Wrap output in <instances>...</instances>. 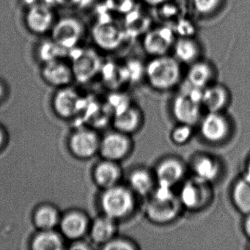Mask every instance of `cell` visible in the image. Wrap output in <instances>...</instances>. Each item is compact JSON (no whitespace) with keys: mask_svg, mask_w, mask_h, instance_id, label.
<instances>
[{"mask_svg":"<svg viewBox=\"0 0 250 250\" xmlns=\"http://www.w3.org/2000/svg\"><path fill=\"white\" fill-rule=\"evenodd\" d=\"M134 147L132 136L113 128L101 138L99 153L102 159L121 163L131 156Z\"/></svg>","mask_w":250,"mask_h":250,"instance_id":"obj_12","label":"cell"},{"mask_svg":"<svg viewBox=\"0 0 250 250\" xmlns=\"http://www.w3.org/2000/svg\"><path fill=\"white\" fill-rule=\"evenodd\" d=\"M83 99L77 90L68 87L58 90L53 99L54 110L58 116L69 118L78 113L82 107Z\"/></svg>","mask_w":250,"mask_h":250,"instance_id":"obj_23","label":"cell"},{"mask_svg":"<svg viewBox=\"0 0 250 250\" xmlns=\"http://www.w3.org/2000/svg\"><path fill=\"white\" fill-rule=\"evenodd\" d=\"M75 241V244H73L72 247H71L72 250H90V249L93 248L87 243L83 242V241L82 242V241H79V240Z\"/></svg>","mask_w":250,"mask_h":250,"instance_id":"obj_36","label":"cell"},{"mask_svg":"<svg viewBox=\"0 0 250 250\" xmlns=\"http://www.w3.org/2000/svg\"><path fill=\"white\" fill-rule=\"evenodd\" d=\"M90 223L87 215L80 211H71L61 217L59 227L65 238L77 241L88 233Z\"/></svg>","mask_w":250,"mask_h":250,"instance_id":"obj_24","label":"cell"},{"mask_svg":"<svg viewBox=\"0 0 250 250\" xmlns=\"http://www.w3.org/2000/svg\"><path fill=\"white\" fill-rule=\"evenodd\" d=\"M144 5L150 8H159L161 5L167 2L169 0H140Z\"/></svg>","mask_w":250,"mask_h":250,"instance_id":"obj_34","label":"cell"},{"mask_svg":"<svg viewBox=\"0 0 250 250\" xmlns=\"http://www.w3.org/2000/svg\"><path fill=\"white\" fill-rule=\"evenodd\" d=\"M246 174L250 175V155L247 159V164H246Z\"/></svg>","mask_w":250,"mask_h":250,"instance_id":"obj_40","label":"cell"},{"mask_svg":"<svg viewBox=\"0 0 250 250\" xmlns=\"http://www.w3.org/2000/svg\"><path fill=\"white\" fill-rule=\"evenodd\" d=\"M5 94V86L3 85V84L0 83V100L1 99H3L4 96Z\"/></svg>","mask_w":250,"mask_h":250,"instance_id":"obj_39","label":"cell"},{"mask_svg":"<svg viewBox=\"0 0 250 250\" xmlns=\"http://www.w3.org/2000/svg\"><path fill=\"white\" fill-rule=\"evenodd\" d=\"M232 101L230 90L222 83H213L202 90L201 103L206 112H226Z\"/></svg>","mask_w":250,"mask_h":250,"instance_id":"obj_19","label":"cell"},{"mask_svg":"<svg viewBox=\"0 0 250 250\" xmlns=\"http://www.w3.org/2000/svg\"><path fill=\"white\" fill-rule=\"evenodd\" d=\"M148 85L158 92H168L181 85L184 80L182 64L172 55L150 58L144 67Z\"/></svg>","mask_w":250,"mask_h":250,"instance_id":"obj_1","label":"cell"},{"mask_svg":"<svg viewBox=\"0 0 250 250\" xmlns=\"http://www.w3.org/2000/svg\"><path fill=\"white\" fill-rule=\"evenodd\" d=\"M197 127L202 140L211 146L227 143L234 131L233 122L226 112H206Z\"/></svg>","mask_w":250,"mask_h":250,"instance_id":"obj_6","label":"cell"},{"mask_svg":"<svg viewBox=\"0 0 250 250\" xmlns=\"http://www.w3.org/2000/svg\"><path fill=\"white\" fill-rule=\"evenodd\" d=\"M68 59L74 81L81 84L92 81L102 72L104 62L96 48H76L70 51Z\"/></svg>","mask_w":250,"mask_h":250,"instance_id":"obj_7","label":"cell"},{"mask_svg":"<svg viewBox=\"0 0 250 250\" xmlns=\"http://www.w3.org/2000/svg\"><path fill=\"white\" fill-rule=\"evenodd\" d=\"M118 231L119 222L102 214L90 224L88 233L93 244L102 248L114 237L118 235Z\"/></svg>","mask_w":250,"mask_h":250,"instance_id":"obj_25","label":"cell"},{"mask_svg":"<svg viewBox=\"0 0 250 250\" xmlns=\"http://www.w3.org/2000/svg\"><path fill=\"white\" fill-rule=\"evenodd\" d=\"M172 55L182 65H189L203 58V48L194 36H178Z\"/></svg>","mask_w":250,"mask_h":250,"instance_id":"obj_22","label":"cell"},{"mask_svg":"<svg viewBox=\"0 0 250 250\" xmlns=\"http://www.w3.org/2000/svg\"><path fill=\"white\" fill-rule=\"evenodd\" d=\"M93 180L102 190L122 183L124 171L120 162L102 159L93 168Z\"/></svg>","mask_w":250,"mask_h":250,"instance_id":"obj_20","label":"cell"},{"mask_svg":"<svg viewBox=\"0 0 250 250\" xmlns=\"http://www.w3.org/2000/svg\"><path fill=\"white\" fill-rule=\"evenodd\" d=\"M184 87L171 101L170 111L178 124H185L197 127L204 114L201 103L202 90L191 87L183 81Z\"/></svg>","mask_w":250,"mask_h":250,"instance_id":"obj_4","label":"cell"},{"mask_svg":"<svg viewBox=\"0 0 250 250\" xmlns=\"http://www.w3.org/2000/svg\"><path fill=\"white\" fill-rule=\"evenodd\" d=\"M22 5H24L26 9L39 3V0H21Z\"/></svg>","mask_w":250,"mask_h":250,"instance_id":"obj_37","label":"cell"},{"mask_svg":"<svg viewBox=\"0 0 250 250\" xmlns=\"http://www.w3.org/2000/svg\"><path fill=\"white\" fill-rule=\"evenodd\" d=\"M188 167L191 175L211 184L222 178L225 169L222 159L208 152L194 153L190 159Z\"/></svg>","mask_w":250,"mask_h":250,"instance_id":"obj_13","label":"cell"},{"mask_svg":"<svg viewBox=\"0 0 250 250\" xmlns=\"http://www.w3.org/2000/svg\"><path fill=\"white\" fill-rule=\"evenodd\" d=\"M177 36L175 29L162 24L151 27L143 35L142 46L150 58L172 53Z\"/></svg>","mask_w":250,"mask_h":250,"instance_id":"obj_11","label":"cell"},{"mask_svg":"<svg viewBox=\"0 0 250 250\" xmlns=\"http://www.w3.org/2000/svg\"><path fill=\"white\" fill-rule=\"evenodd\" d=\"M217 67L212 61L203 58L188 65L184 81L191 87L203 90L217 82Z\"/></svg>","mask_w":250,"mask_h":250,"instance_id":"obj_16","label":"cell"},{"mask_svg":"<svg viewBox=\"0 0 250 250\" xmlns=\"http://www.w3.org/2000/svg\"><path fill=\"white\" fill-rule=\"evenodd\" d=\"M144 114L137 105L130 104L124 109L114 113L113 128L132 136L138 132L144 124Z\"/></svg>","mask_w":250,"mask_h":250,"instance_id":"obj_21","label":"cell"},{"mask_svg":"<svg viewBox=\"0 0 250 250\" xmlns=\"http://www.w3.org/2000/svg\"><path fill=\"white\" fill-rule=\"evenodd\" d=\"M41 75L45 83L58 89L68 87L74 81L71 65L66 59L42 64Z\"/></svg>","mask_w":250,"mask_h":250,"instance_id":"obj_18","label":"cell"},{"mask_svg":"<svg viewBox=\"0 0 250 250\" xmlns=\"http://www.w3.org/2000/svg\"><path fill=\"white\" fill-rule=\"evenodd\" d=\"M145 200V216L155 225H170L178 220L184 211L178 192L172 188L157 186Z\"/></svg>","mask_w":250,"mask_h":250,"instance_id":"obj_2","label":"cell"},{"mask_svg":"<svg viewBox=\"0 0 250 250\" xmlns=\"http://www.w3.org/2000/svg\"><path fill=\"white\" fill-rule=\"evenodd\" d=\"M5 143V134L3 129L0 127V149L3 147Z\"/></svg>","mask_w":250,"mask_h":250,"instance_id":"obj_38","label":"cell"},{"mask_svg":"<svg viewBox=\"0 0 250 250\" xmlns=\"http://www.w3.org/2000/svg\"><path fill=\"white\" fill-rule=\"evenodd\" d=\"M213 185L192 175L187 177L177 191L184 210L198 213L207 209L214 198Z\"/></svg>","mask_w":250,"mask_h":250,"instance_id":"obj_5","label":"cell"},{"mask_svg":"<svg viewBox=\"0 0 250 250\" xmlns=\"http://www.w3.org/2000/svg\"><path fill=\"white\" fill-rule=\"evenodd\" d=\"M31 246L35 250H61L64 248L62 238L54 229L40 230L32 241Z\"/></svg>","mask_w":250,"mask_h":250,"instance_id":"obj_29","label":"cell"},{"mask_svg":"<svg viewBox=\"0 0 250 250\" xmlns=\"http://www.w3.org/2000/svg\"><path fill=\"white\" fill-rule=\"evenodd\" d=\"M90 36L96 49L106 52L118 50L127 38L124 27L108 18H101L95 21Z\"/></svg>","mask_w":250,"mask_h":250,"instance_id":"obj_8","label":"cell"},{"mask_svg":"<svg viewBox=\"0 0 250 250\" xmlns=\"http://www.w3.org/2000/svg\"><path fill=\"white\" fill-rule=\"evenodd\" d=\"M138 199L126 184L121 183L102 190L99 206L102 214L120 222L129 219L135 213Z\"/></svg>","mask_w":250,"mask_h":250,"instance_id":"obj_3","label":"cell"},{"mask_svg":"<svg viewBox=\"0 0 250 250\" xmlns=\"http://www.w3.org/2000/svg\"><path fill=\"white\" fill-rule=\"evenodd\" d=\"M51 39L67 50L81 46L86 35V27L80 19L65 17L57 20L50 33Z\"/></svg>","mask_w":250,"mask_h":250,"instance_id":"obj_10","label":"cell"},{"mask_svg":"<svg viewBox=\"0 0 250 250\" xmlns=\"http://www.w3.org/2000/svg\"><path fill=\"white\" fill-rule=\"evenodd\" d=\"M226 0H191L194 12L202 18H210L217 15L225 5Z\"/></svg>","mask_w":250,"mask_h":250,"instance_id":"obj_30","label":"cell"},{"mask_svg":"<svg viewBox=\"0 0 250 250\" xmlns=\"http://www.w3.org/2000/svg\"><path fill=\"white\" fill-rule=\"evenodd\" d=\"M230 200L241 214L250 213V175L244 173L235 180L230 188Z\"/></svg>","mask_w":250,"mask_h":250,"instance_id":"obj_26","label":"cell"},{"mask_svg":"<svg viewBox=\"0 0 250 250\" xmlns=\"http://www.w3.org/2000/svg\"><path fill=\"white\" fill-rule=\"evenodd\" d=\"M194 128L193 125L185 124L175 125L169 133V138L175 146H184L188 144L194 137Z\"/></svg>","mask_w":250,"mask_h":250,"instance_id":"obj_31","label":"cell"},{"mask_svg":"<svg viewBox=\"0 0 250 250\" xmlns=\"http://www.w3.org/2000/svg\"><path fill=\"white\" fill-rule=\"evenodd\" d=\"M125 184L138 198H147L157 187L153 169L143 165L130 169L126 175Z\"/></svg>","mask_w":250,"mask_h":250,"instance_id":"obj_17","label":"cell"},{"mask_svg":"<svg viewBox=\"0 0 250 250\" xmlns=\"http://www.w3.org/2000/svg\"><path fill=\"white\" fill-rule=\"evenodd\" d=\"M101 138L93 130L87 128L77 130L69 138L70 151L77 159H90L99 153Z\"/></svg>","mask_w":250,"mask_h":250,"instance_id":"obj_15","label":"cell"},{"mask_svg":"<svg viewBox=\"0 0 250 250\" xmlns=\"http://www.w3.org/2000/svg\"><path fill=\"white\" fill-rule=\"evenodd\" d=\"M61 217L55 207L49 205L40 206L35 210L33 222L40 230H51L59 226Z\"/></svg>","mask_w":250,"mask_h":250,"instance_id":"obj_27","label":"cell"},{"mask_svg":"<svg viewBox=\"0 0 250 250\" xmlns=\"http://www.w3.org/2000/svg\"><path fill=\"white\" fill-rule=\"evenodd\" d=\"M108 5L113 11L127 14L133 10L132 0H107Z\"/></svg>","mask_w":250,"mask_h":250,"instance_id":"obj_33","label":"cell"},{"mask_svg":"<svg viewBox=\"0 0 250 250\" xmlns=\"http://www.w3.org/2000/svg\"><path fill=\"white\" fill-rule=\"evenodd\" d=\"M101 249L104 250H138L140 247L129 237L117 235Z\"/></svg>","mask_w":250,"mask_h":250,"instance_id":"obj_32","label":"cell"},{"mask_svg":"<svg viewBox=\"0 0 250 250\" xmlns=\"http://www.w3.org/2000/svg\"></svg>","mask_w":250,"mask_h":250,"instance_id":"obj_41","label":"cell"},{"mask_svg":"<svg viewBox=\"0 0 250 250\" xmlns=\"http://www.w3.org/2000/svg\"><path fill=\"white\" fill-rule=\"evenodd\" d=\"M24 20L30 33L43 36L51 33L58 20L52 7L42 2L26 9Z\"/></svg>","mask_w":250,"mask_h":250,"instance_id":"obj_14","label":"cell"},{"mask_svg":"<svg viewBox=\"0 0 250 250\" xmlns=\"http://www.w3.org/2000/svg\"><path fill=\"white\" fill-rule=\"evenodd\" d=\"M243 231L246 236L250 239V213L244 215V221L242 224Z\"/></svg>","mask_w":250,"mask_h":250,"instance_id":"obj_35","label":"cell"},{"mask_svg":"<svg viewBox=\"0 0 250 250\" xmlns=\"http://www.w3.org/2000/svg\"><path fill=\"white\" fill-rule=\"evenodd\" d=\"M157 186L176 189L187 178L188 164L181 158L169 155L159 159L153 169Z\"/></svg>","mask_w":250,"mask_h":250,"instance_id":"obj_9","label":"cell"},{"mask_svg":"<svg viewBox=\"0 0 250 250\" xmlns=\"http://www.w3.org/2000/svg\"><path fill=\"white\" fill-rule=\"evenodd\" d=\"M69 51L60 46L52 39L43 41L38 46L36 55L42 64L58 60H65L69 56Z\"/></svg>","mask_w":250,"mask_h":250,"instance_id":"obj_28","label":"cell"}]
</instances>
